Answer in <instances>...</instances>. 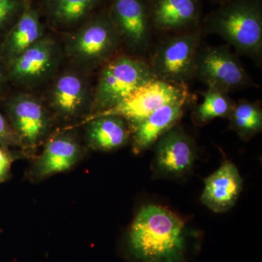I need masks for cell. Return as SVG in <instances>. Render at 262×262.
<instances>
[{
  "label": "cell",
  "instance_id": "cell-6",
  "mask_svg": "<svg viewBox=\"0 0 262 262\" xmlns=\"http://www.w3.org/2000/svg\"><path fill=\"white\" fill-rule=\"evenodd\" d=\"M5 116L16 133L23 150L32 158L54 131V117L44 100L36 95L18 92L7 99Z\"/></svg>",
  "mask_w": 262,
  "mask_h": 262
},
{
  "label": "cell",
  "instance_id": "cell-26",
  "mask_svg": "<svg viewBox=\"0 0 262 262\" xmlns=\"http://www.w3.org/2000/svg\"><path fill=\"white\" fill-rule=\"evenodd\" d=\"M211 1L213 2V3H218L219 5H221L222 4H225V3L229 1V0H211Z\"/></svg>",
  "mask_w": 262,
  "mask_h": 262
},
{
  "label": "cell",
  "instance_id": "cell-23",
  "mask_svg": "<svg viewBox=\"0 0 262 262\" xmlns=\"http://www.w3.org/2000/svg\"><path fill=\"white\" fill-rule=\"evenodd\" d=\"M32 158L22 150L0 146V184L11 177V169L17 160Z\"/></svg>",
  "mask_w": 262,
  "mask_h": 262
},
{
  "label": "cell",
  "instance_id": "cell-20",
  "mask_svg": "<svg viewBox=\"0 0 262 262\" xmlns=\"http://www.w3.org/2000/svg\"><path fill=\"white\" fill-rule=\"evenodd\" d=\"M200 94L203 100L193 110L192 120L194 125L203 126L216 118H229L235 104L229 93L215 88H207Z\"/></svg>",
  "mask_w": 262,
  "mask_h": 262
},
{
  "label": "cell",
  "instance_id": "cell-18",
  "mask_svg": "<svg viewBox=\"0 0 262 262\" xmlns=\"http://www.w3.org/2000/svg\"><path fill=\"white\" fill-rule=\"evenodd\" d=\"M188 96L157 108L132 132V149L140 154L152 147L165 133L177 125L184 113Z\"/></svg>",
  "mask_w": 262,
  "mask_h": 262
},
{
  "label": "cell",
  "instance_id": "cell-19",
  "mask_svg": "<svg viewBox=\"0 0 262 262\" xmlns=\"http://www.w3.org/2000/svg\"><path fill=\"white\" fill-rule=\"evenodd\" d=\"M104 0H45L50 23L58 29H76L101 10Z\"/></svg>",
  "mask_w": 262,
  "mask_h": 262
},
{
  "label": "cell",
  "instance_id": "cell-4",
  "mask_svg": "<svg viewBox=\"0 0 262 262\" xmlns=\"http://www.w3.org/2000/svg\"><path fill=\"white\" fill-rule=\"evenodd\" d=\"M153 79L155 77L148 62L134 55H117L101 67L89 116L114 107Z\"/></svg>",
  "mask_w": 262,
  "mask_h": 262
},
{
  "label": "cell",
  "instance_id": "cell-2",
  "mask_svg": "<svg viewBox=\"0 0 262 262\" xmlns=\"http://www.w3.org/2000/svg\"><path fill=\"white\" fill-rule=\"evenodd\" d=\"M203 34H216L259 65L262 59V0H229L201 23Z\"/></svg>",
  "mask_w": 262,
  "mask_h": 262
},
{
  "label": "cell",
  "instance_id": "cell-14",
  "mask_svg": "<svg viewBox=\"0 0 262 262\" xmlns=\"http://www.w3.org/2000/svg\"><path fill=\"white\" fill-rule=\"evenodd\" d=\"M153 30L179 33L201 27V0H149Z\"/></svg>",
  "mask_w": 262,
  "mask_h": 262
},
{
  "label": "cell",
  "instance_id": "cell-7",
  "mask_svg": "<svg viewBox=\"0 0 262 262\" xmlns=\"http://www.w3.org/2000/svg\"><path fill=\"white\" fill-rule=\"evenodd\" d=\"M44 100L56 122L67 123L88 117L92 111L94 89L85 72H58Z\"/></svg>",
  "mask_w": 262,
  "mask_h": 262
},
{
  "label": "cell",
  "instance_id": "cell-3",
  "mask_svg": "<svg viewBox=\"0 0 262 262\" xmlns=\"http://www.w3.org/2000/svg\"><path fill=\"white\" fill-rule=\"evenodd\" d=\"M121 39L106 10H101L66 38L63 54L79 70L91 72L118 55Z\"/></svg>",
  "mask_w": 262,
  "mask_h": 262
},
{
  "label": "cell",
  "instance_id": "cell-15",
  "mask_svg": "<svg viewBox=\"0 0 262 262\" xmlns=\"http://www.w3.org/2000/svg\"><path fill=\"white\" fill-rule=\"evenodd\" d=\"M201 196L202 203L215 213L232 209L243 189V179L236 165L225 160L222 165L205 179Z\"/></svg>",
  "mask_w": 262,
  "mask_h": 262
},
{
  "label": "cell",
  "instance_id": "cell-10",
  "mask_svg": "<svg viewBox=\"0 0 262 262\" xmlns=\"http://www.w3.org/2000/svg\"><path fill=\"white\" fill-rule=\"evenodd\" d=\"M87 148L75 129L53 131L35 155L25 173L29 182L37 184L75 168L84 159Z\"/></svg>",
  "mask_w": 262,
  "mask_h": 262
},
{
  "label": "cell",
  "instance_id": "cell-5",
  "mask_svg": "<svg viewBox=\"0 0 262 262\" xmlns=\"http://www.w3.org/2000/svg\"><path fill=\"white\" fill-rule=\"evenodd\" d=\"M201 27L174 33L155 49L149 65L155 78L186 86L194 78V64L203 36Z\"/></svg>",
  "mask_w": 262,
  "mask_h": 262
},
{
  "label": "cell",
  "instance_id": "cell-17",
  "mask_svg": "<svg viewBox=\"0 0 262 262\" xmlns=\"http://www.w3.org/2000/svg\"><path fill=\"white\" fill-rule=\"evenodd\" d=\"M84 141L86 148L97 151H113L126 146L132 133L127 122L115 115L86 119Z\"/></svg>",
  "mask_w": 262,
  "mask_h": 262
},
{
  "label": "cell",
  "instance_id": "cell-1",
  "mask_svg": "<svg viewBox=\"0 0 262 262\" xmlns=\"http://www.w3.org/2000/svg\"><path fill=\"white\" fill-rule=\"evenodd\" d=\"M127 246L138 262H183L187 252L185 224L165 207L146 205L133 220Z\"/></svg>",
  "mask_w": 262,
  "mask_h": 262
},
{
  "label": "cell",
  "instance_id": "cell-25",
  "mask_svg": "<svg viewBox=\"0 0 262 262\" xmlns=\"http://www.w3.org/2000/svg\"><path fill=\"white\" fill-rule=\"evenodd\" d=\"M8 77H7L6 63L4 60L0 56V96L4 92L6 84L8 83Z\"/></svg>",
  "mask_w": 262,
  "mask_h": 262
},
{
  "label": "cell",
  "instance_id": "cell-21",
  "mask_svg": "<svg viewBox=\"0 0 262 262\" xmlns=\"http://www.w3.org/2000/svg\"><path fill=\"white\" fill-rule=\"evenodd\" d=\"M229 128L244 141L251 140L262 130V108L260 102L239 100L229 117Z\"/></svg>",
  "mask_w": 262,
  "mask_h": 262
},
{
  "label": "cell",
  "instance_id": "cell-8",
  "mask_svg": "<svg viewBox=\"0 0 262 262\" xmlns=\"http://www.w3.org/2000/svg\"><path fill=\"white\" fill-rule=\"evenodd\" d=\"M194 78L208 88H215L229 94L256 86L228 45L201 46L196 56Z\"/></svg>",
  "mask_w": 262,
  "mask_h": 262
},
{
  "label": "cell",
  "instance_id": "cell-11",
  "mask_svg": "<svg viewBox=\"0 0 262 262\" xmlns=\"http://www.w3.org/2000/svg\"><path fill=\"white\" fill-rule=\"evenodd\" d=\"M185 87L153 79L139 86L114 107L89 117L103 115L122 117L128 124L132 133L141 121L157 108L187 97Z\"/></svg>",
  "mask_w": 262,
  "mask_h": 262
},
{
  "label": "cell",
  "instance_id": "cell-16",
  "mask_svg": "<svg viewBox=\"0 0 262 262\" xmlns=\"http://www.w3.org/2000/svg\"><path fill=\"white\" fill-rule=\"evenodd\" d=\"M39 10L32 0H24L23 10L0 45V56L5 63L14 59L46 35Z\"/></svg>",
  "mask_w": 262,
  "mask_h": 262
},
{
  "label": "cell",
  "instance_id": "cell-12",
  "mask_svg": "<svg viewBox=\"0 0 262 262\" xmlns=\"http://www.w3.org/2000/svg\"><path fill=\"white\" fill-rule=\"evenodd\" d=\"M106 11L122 46L134 56L149 49L153 31L149 0H110Z\"/></svg>",
  "mask_w": 262,
  "mask_h": 262
},
{
  "label": "cell",
  "instance_id": "cell-22",
  "mask_svg": "<svg viewBox=\"0 0 262 262\" xmlns=\"http://www.w3.org/2000/svg\"><path fill=\"white\" fill-rule=\"evenodd\" d=\"M24 0H0V34H6L18 18Z\"/></svg>",
  "mask_w": 262,
  "mask_h": 262
},
{
  "label": "cell",
  "instance_id": "cell-9",
  "mask_svg": "<svg viewBox=\"0 0 262 262\" xmlns=\"http://www.w3.org/2000/svg\"><path fill=\"white\" fill-rule=\"evenodd\" d=\"M63 55V48L54 37L46 34L6 63L8 82L24 89L46 83L58 73Z\"/></svg>",
  "mask_w": 262,
  "mask_h": 262
},
{
  "label": "cell",
  "instance_id": "cell-13",
  "mask_svg": "<svg viewBox=\"0 0 262 262\" xmlns=\"http://www.w3.org/2000/svg\"><path fill=\"white\" fill-rule=\"evenodd\" d=\"M196 157L194 141L177 124L155 144L153 175L156 179L182 178L192 170Z\"/></svg>",
  "mask_w": 262,
  "mask_h": 262
},
{
  "label": "cell",
  "instance_id": "cell-24",
  "mask_svg": "<svg viewBox=\"0 0 262 262\" xmlns=\"http://www.w3.org/2000/svg\"><path fill=\"white\" fill-rule=\"evenodd\" d=\"M0 146L24 151L23 145L18 135L13 130L8 118L1 113H0Z\"/></svg>",
  "mask_w": 262,
  "mask_h": 262
}]
</instances>
